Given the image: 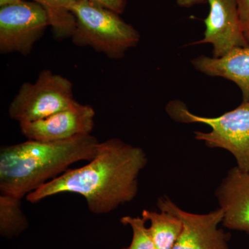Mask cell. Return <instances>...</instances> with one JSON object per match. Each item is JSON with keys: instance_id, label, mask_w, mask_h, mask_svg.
<instances>
[{"instance_id": "6da1fadb", "label": "cell", "mask_w": 249, "mask_h": 249, "mask_svg": "<svg viewBox=\"0 0 249 249\" xmlns=\"http://www.w3.org/2000/svg\"><path fill=\"white\" fill-rule=\"evenodd\" d=\"M146 153L120 139L100 142L88 164L68 169L26 196L35 204L49 196L70 193L85 198L90 212L107 214L137 196L139 176L146 166Z\"/></svg>"}, {"instance_id": "7a4b0ae2", "label": "cell", "mask_w": 249, "mask_h": 249, "mask_svg": "<svg viewBox=\"0 0 249 249\" xmlns=\"http://www.w3.org/2000/svg\"><path fill=\"white\" fill-rule=\"evenodd\" d=\"M100 142L91 134L54 142H27L4 145L0 150V192L22 199L73 163L89 162Z\"/></svg>"}, {"instance_id": "3957f363", "label": "cell", "mask_w": 249, "mask_h": 249, "mask_svg": "<svg viewBox=\"0 0 249 249\" xmlns=\"http://www.w3.org/2000/svg\"><path fill=\"white\" fill-rule=\"evenodd\" d=\"M76 19L72 42L80 47H90L109 58L120 59L137 46L140 34L119 14L91 3L79 0L71 8Z\"/></svg>"}, {"instance_id": "277c9868", "label": "cell", "mask_w": 249, "mask_h": 249, "mask_svg": "<svg viewBox=\"0 0 249 249\" xmlns=\"http://www.w3.org/2000/svg\"><path fill=\"white\" fill-rule=\"evenodd\" d=\"M165 109L176 122L209 125L211 132H195V138L211 148L227 150L235 158L237 168L249 172V102H242L235 109L214 118L196 115L180 101H171Z\"/></svg>"}, {"instance_id": "5b68a950", "label": "cell", "mask_w": 249, "mask_h": 249, "mask_svg": "<svg viewBox=\"0 0 249 249\" xmlns=\"http://www.w3.org/2000/svg\"><path fill=\"white\" fill-rule=\"evenodd\" d=\"M76 103L71 82L49 70H44L35 83H24L20 87L8 112L11 119L19 124H24L45 119Z\"/></svg>"}, {"instance_id": "8992f818", "label": "cell", "mask_w": 249, "mask_h": 249, "mask_svg": "<svg viewBox=\"0 0 249 249\" xmlns=\"http://www.w3.org/2000/svg\"><path fill=\"white\" fill-rule=\"evenodd\" d=\"M50 26L45 10L37 3L22 0L0 9V51L31 53L34 45Z\"/></svg>"}, {"instance_id": "52a82bcc", "label": "cell", "mask_w": 249, "mask_h": 249, "mask_svg": "<svg viewBox=\"0 0 249 249\" xmlns=\"http://www.w3.org/2000/svg\"><path fill=\"white\" fill-rule=\"evenodd\" d=\"M157 206L160 211L176 214L182 222V231L173 249H230V235L219 228L224 218L220 208L209 213H193L180 209L168 196L160 198Z\"/></svg>"}, {"instance_id": "ba28073f", "label": "cell", "mask_w": 249, "mask_h": 249, "mask_svg": "<svg viewBox=\"0 0 249 249\" xmlns=\"http://www.w3.org/2000/svg\"><path fill=\"white\" fill-rule=\"evenodd\" d=\"M95 111L89 105L77 102L71 107L34 122L19 124L27 140L54 142L91 134Z\"/></svg>"}, {"instance_id": "9c48e42d", "label": "cell", "mask_w": 249, "mask_h": 249, "mask_svg": "<svg viewBox=\"0 0 249 249\" xmlns=\"http://www.w3.org/2000/svg\"><path fill=\"white\" fill-rule=\"evenodd\" d=\"M209 14L204 19V38L195 45L211 44L213 58L224 56L234 49L247 47L249 41L241 27L236 0H206Z\"/></svg>"}, {"instance_id": "30bf717a", "label": "cell", "mask_w": 249, "mask_h": 249, "mask_svg": "<svg viewBox=\"0 0 249 249\" xmlns=\"http://www.w3.org/2000/svg\"><path fill=\"white\" fill-rule=\"evenodd\" d=\"M219 208L224 211L222 224L249 235V172L231 168L215 191Z\"/></svg>"}, {"instance_id": "8fae6325", "label": "cell", "mask_w": 249, "mask_h": 249, "mask_svg": "<svg viewBox=\"0 0 249 249\" xmlns=\"http://www.w3.org/2000/svg\"><path fill=\"white\" fill-rule=\"evenodd\" d=\"M192 64L208 76L233 82L241 90L242 102H249V46L234 49L221 58L201 55L192 60Z\"/></svg>"}, {"instance_id": "7c38bea8", "label": "cell", "mask_w": 249, "mask_h": 249, "mask_svg": "<svg viewBox=\"0 0 249 249\" xmlns=\"http://www.w3.org/2000/svg\"><path fill=\"white\" fill-rule=\"evenodd\" d=\"M142 217L150 222L148 228L157 249H173L181 231L183 224L180 218L166 211L143 210Z\"/></svg>"}, {"instance_id": "4fadbf2b", "label": "cell", "mask_w": 249, "mask_h": 249, "mask_svg": "<svg viewBox=\"0 0 249 249\" xmlns=\"http://www.w3.org/2000/svg\"><path fill=\"white\" fill-rule=\"evenodd\" d=\"M40 4L47 12L49 24L56 38L71 37L76 27V19L71 8L79 0H31Z\"/></svg>"}, {"instance_id": "5bb4252c", "label": "cell", "mask_w": 249, "mask_h": 249, "mask_svg": "<svg viewBox=\"0 0 249 249\" xmlns=\"http://www.w3.org/2000/svg\"><path fill=\"white\" fill-rule=\"evenodd\" d=\"M21 201L16 196L0 194V234L3 237H17L29 227Z\"/></svg>"}, {"instance_id": "9a60e30c", "label": "cell", "mask_w": 249, "mask_h": 249, "mask_svg": "<svg viewBox=\"0 0 249 249\" xmlns=\"http://www.w3.org/2000/svg\"><path fill=\"white\" fill-rule=\"evenodd\" d=\"M120 222L124 226L130 227L133 232L130 245L121 249H157L148 228L145 226L147 221L143 217L124 216Z\"/></svg>"}, {"instance_id": "2e32d148", "label": "cell", "mask_w": 249, "mask_h": 249, "mask_svg": "<svg viewBox=\"0 0 249 249\" xmlns=\"http://www.w3.org/2000/svg\"><path fill=\"white\" fill-rule=\"evenodd\" d=\"M241 27L249 42V0H236Z\"/></svg>"}, {"instance_id": "e0dca14e", "label": "cell", "mask_w": 249, "mask_h": 249, "mask_svg": "<svg viewBox=\"0 0 249 249\" xmlns=\"http://www.w3.org/2000/svg\"><path fill=\"white\" fill-rule=\"evenodd\" d=\"M93 4L98 5L101 7L121 14L124 12L126 7L125 0H89Z\"/></svg>"}, {"instance_id": "ac0fdd59", "label": "cell", "mask_w": 249, "mask_h": 249, "mask_svg": "<svg viewBox=\"0 0 249 249\" xmlns=\"http://www.w3.org/2000/svg\"><path fill=\"white\" fill-rule=\"evenodd\" d=\"M177 4L181 7L189 8L196 5L204 4L207 2L206 0H175Z\"/></svg>"}, {"instance_id": "d6986e66", "label": "cell", "mask_w": 249, "mask_h": 249, "mask_svg": "<svg viewBox=\"0 0 249 249\" xmlns=\"http://www.w3.org/2000/svg\"><path fill=\"white\" fill-rule=\"evenodd\" d=\"M22 0H0V6H9V5H13L18 4L21 2Z\"/></svg>"}]
</instances>
